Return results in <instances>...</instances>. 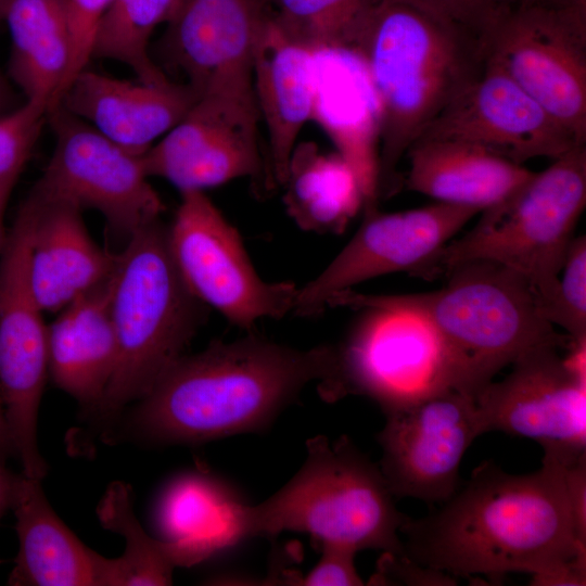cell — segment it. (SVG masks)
<instances>
[{
  "label": "cell",
  "mask_w": 586,
  "mask_h": 586,
  "mask_svg": "<svg viewBox=\"0 0 586 586\" xmlns=\"http://www.w3.org/2000/svg\"><path fill=\"white\" fill-rule=\"evenodd\" d=\"M481 211L436 202L396 212L365 214L342 251L314 279L298 288L292 313L309 316L352 286L392 272L425 277L440 251Z\"/></svg>",
  "instance_id": "cell-14"
},
{
  "label": "cell",
  "mask_w": 586,
  "mask_h": 586,
  "mask_svg": "<svg viewBox=\"0 0 586 586\" xmlns=\"http://www.w3.org/2000/svg\"><path fill=\"white\" fill-rule=\"evenodd\" d=\"M48 104L26 100L0 117V182L17 179L47 122Z\"/></svg>",
  "instance_id": "cell-33"
},
{
  "label": "cell",
  "mask_w": 586,
  "mask_h": 586,
  "mask_svg": "<svg viewBox=\"0 0 586 586\" xmlns=\"http://www.w3.org/2000/svg\"><path fill=\"white\" fill-rule=\"evenodd\" d=\"M31 218L29 280L43 311L60 313L106 282L117 254L90 237L79 208L28 195L23 205Z\"/></svg>",
  "instance_id": "cell-21"
},
{
  "label": "cell",
  "mask_w": 586,
  "mask_h": 586,
  "mask_svg": "<svg viewBox=\"0 0 586 586\" xmlns=\"http://www.w3.org/2000/svg\"><path fill=\"white\" fill-rule=\"evenodd\" d=\"M419 139L466 142L518 164L535 157L555 160L586 144L577 142L502 68L485 59Z\"/></svg>",
  "instance_id": "cell-17"
},
{
  "label": "cell",
  "mask_w": 586,
  "mask_h": 586,
  "mask_svg": "<svg viewBox=\"0 0 586 586\" xmlns=\"http://www.w3.org/2000/svg\"><path fill=\"white\" fill-rule=\"evenodd\" d=\"M400 534L408 558L451 576L500 582L521 572L533 581L568 563L586 562V539L572 513L564 467L548 456L527 474L483 462L441 508L408 518Z\"/></svg>",
  "instance_id": "cell-1"
},
{
  "label": "cell",
  "mask_w": 586,
  "mask_h": 586,
  "mask_svg": "<svg viewBox=\"0 0 586 586\" xmlns=\"http://www.w3.org/2000/svg\"><path fill=\"white\" fill-rule=\"evenodd\" d=\"M380 105L379 199L432 120L483 64L479 38L407 0H381L359 39Z\"/></svg>",
  "instance_id": "cell-3"
},
{
  "label": "cell",
  "mask_w": 586,
  "mask_h": 586,
  "mask_svg": "<svg viewBox=\"0 0 586 586\" xmlns=\"http://www.w3.org/2000/svg\"><path fill=\"white\" fill-rule=\"evenodd\" d=\"M381 0H275L271 18L294 43L315 51L357 49L364 29Z\"/></svg>",
  "instance_id": "cell-31"
},
{
  "label": "cell",
  "mask_w": 586,
  "mask_h": 586,
  "mask_svg": "<svg viewBox=\"0 0 586 586\" xmlns=\"http://www.w3.org/2000/svg\"><path fill=\"white\" fill-rule=\"evenodd\" d=\"M313 114L353 168L365 214L377 211L380 105L367 64L357 49L311 51Z\"/></svg>",
  "instance_id": "cell-19"
},
{
  "label": "cell",
  "mask_w": 586,
  "mask_h": 586,
  "mask_svg": "<svg viewBox=\"0 0 586 586\" xmlns=\"http://www.w3.org/2000/svg\"><path fill=\"white\" fill-rule=\"evenodd\" d=\"M425 8L480 39L501 0H407Z\"/></svg>",
  "instance_id": "cell-37"
},
{
  "label": "cell",
  "mask_w": 586,
  "mask_h": 586,
  "mask_svg": "<svg viewBox=\"0 0 586 586\" xmlns=\"http://www.w3.org/2000/svg\"><path fill=\"white\" fill-rule=\"evenodd\" d=\"M246 506L224 480L190 471L162 488L152 522L157 538L169 545L177 566H191L249 539Z\"/></svg>",
  "instance_id": "cell-22"
},
{
  "label": "cell",
  "mask_w": 586,
  "mask_h": 586,
  "mask_svg": "<svg viewBox=\"0 0 586 586\" xmlns=\"http://www.w3.org/2000/svg\"><path fill=\"white\" fill-rule=\"evenodd\" d=\"M55 144L29 195L92 208L126 242L161 219L165 206L149 182L141 155L113 142L61 105L48 111Z\"/></svg>",
  "instance_id": "cell-11"
},
{
  "label": "cell",
  "mask_w": 586,
  "mask_h": 586,
  "mask_svg": "<svg viewBox=\"0 0 586 586\" xmlns=\"http://www.w3.org/2000/svg\"><path fill=\"white\" fill-rule=\"evenodd\" d=\"M11 0H0V22L3 21Z\"/></svg>",
  "instance_id": "cell-42"
},
{
  "label": "cell",
  "mask_w": 586,
  "mask_h": 586,
  "mask_svg": "<svg viewBox=\"0 0 586 586\" xmlns=\"http://www.w3.org/2000/svg\"><path fill=\"white\" fill-rule=\"evenodd\" d=\"M369 584L373 585H418L450 586L456 585L455 576L417 563L405 553L383 552L378 561L377 571Z\"/></svg>",
  "instance_id": "cell-36"
},
{
  "label": "cell",
  "mask_w": 586,
  "mask_h": 586,
  "mask_svg": "<svg viewBox=\"0 0 586 586\" xmlns=\"http://www.w3.org/2000/svg\"><path fill=\"white\" fill-rule=\"evenodd\" d=\"M3 20L12 41L11 77L27 100L52 109L72 59L66 0H11Z\"/></svg>",
  "instance_id": "cell-27"
},
{
  "label": "cell",
  "mask_w": 586,
  "mask_h": 586,
  "mask_svg": "<svg viewBox=\"0 0 586 586\" xmlns=\"http://www.w3.org/2000/svg\"><path fill=\"white\" fill-rule=\"evenodd\" d=\"M557 345L535 347L512 364L501 381L475 395L482 433L526 437L544 456L568 466L586 456V341L562 357Z\"/></svg>",
  "instance_id": "cell-10"
},
{
  "label": "cell",
  "mask_w": 586,
  "mask_h": 586,
  "mask_svg": "<svg viewBox=\"0 0 586 586\" xmlns=\"http://www.w3.org/2000/svg\"><path fill=\"white\" fill-rule=\"evenodd\" d=\"M110 279L67 305L48 327V373L88 412L103 396L117 360Z\"/></svg>",
  "instance_id": "cell-24"
},
{
  "label": "cell",
  "mask_w": 586,
  "mask_h": 586,
  "mask_svg": "<svg viewBox=\"0 0 586 586\" xmlns=\"http://www.w3.org/2000/svg\"><path fill=\"white\" fill-rule=\"evenodd\" d=\"M258 110L234 100L203 97L163 138L141 155L148 177L180 192L204 191L228 181L267 174L258 142Z\"/></svg>",
  "instance_id": "cell-18"
},
{
  "label": "cell",
  "mask_w": 586,
  "mask_h": 586,
  "mask_svg": "<svg viewBox=\"0 0 586 586\" xmlns=\"http://www.w3.org/2000/svg\"><path fill=\"white\" fill-rule=\"evenodd\" d=\"M17 476L8 470L4 460L0 459V519L12 507Z\"/></svg>",
  "instance_id": "cell-39"
},
{
  "label": "cell",
  "mask_w": 586,
  "mask_h": 586,
  "mask_svg": "<svg viewBox=\"0 0 586 586\" xmlns=\"http://www.w3.org/2000/svg\"><path fill=\"white\" fill-rule=\"evenodd\" d=\"M204 306L183 281L161 219L126 242L110 279L117 360L103 396L89 412L97 423L110 424L150 392L183 355L204 318Z\"/></svg>",
  "instance_id": "cell-4"
},
{
  "label": "cell",
  "mask_w": 586,
  "mask_h": 586,
  "mask_svg": "<svg viewBox=\"0 0 586 586\" xmlns=\"http://www.w3.org/2000/svg\"><path fill=\"white\" fill-rule=\"evenodd\" d=\"M198 99L187 84L131 81L87 67L73 78L56 105L142 155L187 115Z\"/></svg>",
  "instance_id": "cell-20"
},
{
  "label": "cell",
  "mask_w": 586,
  "mask_h": 586,
  "mask_svg": "<svg viewBox=\"0 0 586 586\" xmlns=\"http://www.w3.org/2000/svg\"><path fill=\"white\" fill-rule=\"evenodd\" d=\"M101 525L122 535L125 552L116 559L98 553L97 586H162L173 583L177 568L168 544L150 536L139 523L132 506L131 487L112 482L98 504Z\"/></svg>",
  "instance_id": "cell-29"
},
{
  "label": "cell",
  "mask_w": 586,
  "mask_h": 586,
  "mask_svg": "<svg viewBox=\"0 0 586 586\" xmlns=\"http://www.w3.org/2000/svg\"><path fill=\"white\" fill-rule=\"evenodd\" d=\"M178 0H113L98 26L92 58L118 61L148 84L170 81L152 61L149 43Z\"/></svg>",
  "instance_id": "cell-30"
},
{
  "label": "cell",
  "mask_w": 586,
  "mask_h": 586,
  "mask_svg": "<svg viewBox=\"0 0 586 586\" xmlns=\"http://www.w3.org/2000/svg\"><path fill=\"white\" fill-rule=\"evenodd\" d=\"M31 218L21 207L0 259V399L13 451L22 469L40 470L46 460L37 420L48 373V326L29 280Z\"/></svg>",
  "instance_id": "cell-13"
},
{
  "label": "cell",
  "mask_w": 586,
  "mask_h": 586,
  "mask_svg": "<svg viewBox=\"0 0 586 586\" xmlns=\"http://www.w3.org/2000/svg\"><path fill=\"white\" fill-rule=\"evenodd\" d=\"M512 1H517V0H501V2H512Z\"/></svg>",
  "instance_id": "cell-44"
},
{
  "label": "cell",
  "mask_w": 586,
  "mask_h": 586,
  "mask_svg": "<svg viewBox=\"0 0 586 586\" xmlns=\"http://www.w3.org/2000/svg\"><path fill=\"white\" fill-rule=\"evenodd\" d=\"M14 510L18 552L11 586H97L98 553L85 546L48 502L41 480L17 476Z\"/></svg>",
  "instance_id": "cell-26"
},
{
  "label": "cell",
  "mask_w": 586,
  "mask_h": 586,
  "mask_svg": "<svg viewBox=\"0 0 586 586\" xmlns=\"http://www.w3.org/2000/svg\"><path fill=\"white\" fill-rule=\"evenodd\" d=\"M253 86L268 141V173L282 186L304 125L313 114V54L289 40L270 17L255 47Z\"/></svg>",
  "instance_id": "cell-23"
},
{
  "label": "cell",
  "mask_w": 586,
  "mask_h": 586,
  "mask_svg": "<svg viewBox=\"0 0 586 586\" xmlns=\"http://www.w3.org/2000/svg\"><path fill=\"white\" fill-rule=\"evenodd\" d=\"M298 472L276 494L245 511L247 538L282 532L307 533L321 544H337L403 555L400 527L409 518L397 510L379 464L347 437L306 443Z\"/></svg>",
  "instance_id": "cell-6"
},
{
  "label": "cell",
  "mask_w": 586,
  "mask_h": 586,
  "mask_svg": "<svg viewBox=\"0 0 586 586\" xmlns=\"http://www.w3.org/2000/svg\"><path fill=\"white\" fill-rule=\"evenodd\" d=\"M334 346L294 348L257 335L178 358L139 400L130 430L158 444H199L266 429L330 374Z\"/></svg>",
  "instance_id": "cell-2"
},
{
  "label": "cell",
  "mask_w": 586,
  "mask_h": 586,
  "mask_svg": "<svg viewBox=\"0 0 586 586\" xmlns=\"http://www.w3.org/2000/svg\"><path fill=\"white\" fill-rule=\"evenodd\" d=\"M409 190L436 202L481 212L506 199L534 171L480 146L456 140L419 139L407 151Z\"/></svg>",
  "instance_id": "cell-25"
},
{
  "label": "cell",
  "mask_w": 586,
  "mask_h": 586,
  "mask_svg": "<svg viewBox=\"0 0 586 586\" xmlns=\"http://www.w3.org/2000/svg\"><path fill=\"white\" fill-rule=\"evenodd\" d=\"M480 43L485 60L586 143V0L501 3Z\"/></svg>",
  "instance_id": "cell-9"
},
{
  "label": "cell",
  "mask_w": 586,
  "mask_h": 586,
  "mask_svg": "<svg viewBox=\"0 0 586 586\" xmlns=\"http://www.w3.org/2000/svg\"><path fill=\"white\" fill-rule=\"evenodd\" d=\"M357 551L337 544H321V556L316 565L292 584L304 586H360L365 585L356 564Z\"/></svg>",
  "instance_id": "cell-35"
},
{
  "label": "cell",
  "mask_w": 586,
  "mask_h": 586,
  "mask_svg": "<svg viewBox=\"0 0 586 586\" xmlns=\"http://www.w3.org/2000/svg\"><path fill=\"white\" fill-rule=\"evenodd\" d=\"M168 226L174 262L192 294L232 324L250 330L293 310L297 286L255 270L237 229L204 191H184Z\"/></svg>",
  "instance_id": "cell-12"
},
{
  "label": "cell",
  "mask_w": 586,
  "mask_h": 586,
  "mask_svg": "<svg viewBox=\"0 0 586 586\" xmlns=\"http://www.w3.org/2000/svg\"><path fill=\"white\" fill-rule=\"evenodd\" d=\"M269 17V7L259 0H178L158 50L199 99L218 97L257 107L253 60Z\"/></svg>",
  "instance_id": "cell-15"
},
{
  "label": "cell",
  "mask_w": 586,
  "mask_h": 586,
  "mask_svg": "<svg viewBox=\"0 0 586 586\" xmlns=\"http://www.w3.org/2000/svg\"><path fill=\"white\" fill-rule=\"evenodd\" d=\"M446 273L447 283L432 292L365 296L424 321L455 358L471 395L526 352L572 344L543 316L531 284L518 272L472 260Z\"/></svg>",
  "instance_id": "cell-5"
},
{
  "label": "cell",
  "mask_w": 586,
  "mask_h": 586,
  "mask_svg": "<svg viewBox=\"0 0 586 586\" xmlns=\"http://www.w3.org/2000/svg\"><path fill=\"white\" fill-rule=\"evenodd\" d=\"M112 1L66 0L72 35V59L58 101L73 78L88 67L89 61L92 59V46L98 26Z\"/></svg>",
  "instance_id": "cell-34"
},
{
  "label": "cell",
  "mask_w": 586,
  "mask_h": 586,
  "mask_svg": "<svg viewBox=\"0 0 586 586\" xmlns=\"http://www.w3.org/2000/svg\"><path fill=\"white\" fill-rule=\"evenodd\" d=\"M559 276L556 297L545 318L564 329L573 342L586 340V239L573 238Z\"/></svg>",
  "instance_id": "cell-32"
},
{
  "label": "cell",
  "mask_w": 586,
  "mask_h": 586,
  "mask_svg": "<svg viewBox=\"0 0 586 586\" xmlns=\"http://www.w3.org/2000/svg\"><path fill=\"white\" fill-rule=\"evenodd\" d=\"M385 417L379 468L392 495L428 504L449 499L467 449L483 434L474 396L449 390Z\"/></svg>",
  "instance_id": "cell-16"
},
{
  "label": "cell",
  "mask_w": 586,
  "mask_h": 586,
  "mask_svg": "<svg viewBox=\"0 0 586 586\" xmlns=\"http://www.w3.org/2000/svg\"><path fill=\"white\" fill-rule=\"evenodd\" d=\"M563 467L572 513L581 536L586 539V456Z\"/></svg>",
  "instance_id": "cell-38"
},
{
  "label": "cell",
  "mask_w": 586,
  "mask_h": 586,
  "mask_svg": "<svg viewBox=\"0 0 586 586\" xmlns=\"http://www.w3.org/2000/svg\"><path fill=\"white\" fill-rule=\"evenodd\" d=\"M13 451L12 442L7 426L3 408L0 399V459L5 461L7 456Z\"/></svg>",
  "instance_id": "cell-41"
},
{
  "label": "cell",
  "mask_w": 586,
  "mask_h": 586,
  "mask_svg": "<svg viewBox=\"0 0 586 586\" xmlns=\"http://www.w3.org/2000/svg\"><path fill=\"white\" fill-rule=\"evenodd\" d=\"M328 306L362 314L346 339L333 345L331 373L318 384L326 400L362 395L387 416L445 391L468 393L455 358L421 319L352 290L332 296Z\"/></svg>",
  "instance_id": "cell-8"
},
{
  "label": "cell",
  "mask_w": 586,
  "mask_h": 586,
  "mask_svg": "<svg viewBox=\"0 0 586 586\" xmlns=\"http://www.w3.org/2000/svg\"><path fill=\"white\" fill-rule=\"evenodd\" d=\"M585 205L586 144H578L482 211L470 231L440 251L424 278L467 262H494L528 281L545 317Z\"/></svg>",
  "instance_id": "cell-7"
},
{
  "label": "cell",
  "mask_w": 586,
  "mask_h": 586,
  "mask_svg": "<svg viewBox=\"0 0 586 586\" xmlns=\"http://www.w3.org/2000/svg\"><path fill=\"white\" fill-rule=\"evenodd\" d=\"M16 180L17 179H10V180L0 182V252L3 249L5 239H7V235L4 233V228H3L4 209H5L9 196L11 194V191L14 188Z\"/></svg>",
  "instance_id": "cell-40"
},
{
  "label": "cell",
  "mask_w": 586,
  "mask_h": 586,
  "mask_svg": "<svg viewBox=\"0 0 586 586\" xmlns=\"http://www.w3.org/2000/svg\"><path fill=\"white\" fill-rule=\"evenodd\" d=\"M262 3H264L265 5L269 7L270 4H272L275 2V0H259Z\"/></svg>",
  "instance_id": "cell-43"
},
{
  "label": "cell",
  "mask_w": 586,
  "mask_h": 586,
  "mask_svg": "<svg viewBox=\"0 0 586 586\" xmlns=\"http://www.w3.org/2000/svg\"><path fill=\"white\" fill-rule=\"evenodd\" d=\"M0 563H1V560H0Z\"/></svg>",
  "instance_id": "cell-45"
},
{
  "label": "cell",
  "mask_w": 586,
  "mask_h": 586,
  "mask_svg": "<svg viewBox=\"0 0 586 586\" xmlns=\"http://www.w3.org/2000/svg\"><path fill=\"white\" fill-rule=\"evenodd\" d=\"M282 186L288 214L306 231L341 233L364 205L351 165L311 141L295 145Z\"/></svg>",
  "instance_id": "cell-28"
}]
</instances>
